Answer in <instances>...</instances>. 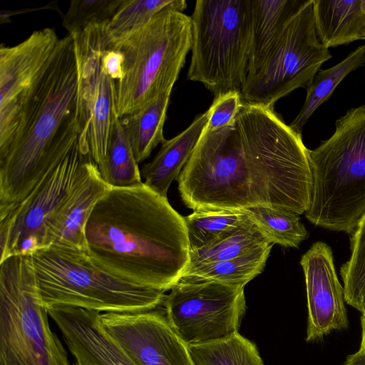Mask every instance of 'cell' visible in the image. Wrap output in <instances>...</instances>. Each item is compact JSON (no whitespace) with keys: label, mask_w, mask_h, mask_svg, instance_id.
<instances>
[{"label":"cell","mask_w":365,"mask_h":365,"mask_svg":"<svg viewBox=\"0 0 365 365\" xmlns=\"http://www.w3.org/2000/svg\"><path fill=\"white\" fill-rule=\"evenodd\" d=\"M122 0H73L63 16L62 25L73 36L86 27L110 21Z\"/></svg>","instance_id":"obj_30"},{"label":"cell","mask_w":365,"mask_h":365,"mask_svg":"<svg viewBox=\"0 0 365 365\" xmlns=\"http://www.w3.org/2000/svg\"><path fill=\"white\" fill-rule=\"evenodd\" d=\"M331 58L317 36L311 0L288 24L261 68L247 76L240 91L243 101L274 109L279 99L299 88L307 89Z\"/></svg>","instance_id":"obj_9"},{"label":"cell","mask_w":365,"mask_h":365,"mask_svg":"<svg viewBox=\"0 0 365 365\" xmlns=\"http://www.w3.org/2000/svg\"><path fill=\"white\" fill-rule=\"evenodd\" d=\"M59 38L54 29L34 31L14 46L0 47V129L12 130L19 102L45 66Z\"/></svg>","instance_id":"obj_14"},{"label":"cell","mask_w":365,"mask_h":365,"mask_svg":"<svg viewBox=\"0 0 365 365\" xmlns=\"http://www.w3.org/2000/svg\"><path fill=\"white\" fill-rule=\"evenodd\" d=\"M273 245L239 257L204 264L185 270L182 277L192 276L225 284L245 287L264 269Z\"/></svg>","instance_id":"obj_24"},{"label":"cell","mask_w":365,"mask_h":365,"mask_svg":"<svg viewBox=\"0 0 365 365\" xmlns=\"http://www.w3.org/2000/svg\"><path fill=\"white\" fill-rule=\"evenodd\" d=\"M170 93H164L139 110L120 118L138 163L147 159L165 140L163 126Z\"/></svg>","instance_id":"obj_20"},{"label":"cell","mask_w":365,"mask_h":365,"mask_svg":"<svg viewBox=\"0 0 365 365\" xmlns=\"http://www.w3.org/2000/svg\"><path fill=\"white\" fill-rule=\"evenodd\" d=\"M307 291V341H318L349 326L344 287L338 279L332 251L317 242L302 257Z\"/></svg>","instance_id":"obj_13"},{"label":"cell","mask_w":365,"mask_h":365,"mask_svg":"<svg viewBox=\"0 0 365 365\" xmlns=\"http://www.w3.org/2000/svg\"><path fill=\"white\" fill-rule=\"evenodd\" d=\"M109 187L90 159L82 176L49 224L47 247L58 245L86 251V222L94 205Z\"/></svg>","instance_id":"obj_16"},{"label":"cell","mask_w":365,"mask_h":365,"mask_svg":"<svg viewBox=\"0 0 365 365\" xmlns=\"http://www.w3.org/2000/svg\"><path fill=\"white\" fill-rule=\"evenodd\" d=\"M42 303L98 312H138L163 305L165 292L135 284L96 265L86 251L51 245L29 255Z\"/></svg>","instance_id":"obj_5"},{"label":"cell","mask_w":365,"mask_h":365,"mask_svg":"<svg viewBox=\"0 0 365 365\" xmlns=\"http://www.w3.org/2000/svg\"><path fill=\"white\" fill-rule=\"evenodd\" d=\"M100 173L111 188H129L143 184L138 163L120 118H115L110 147Z\"/></svg>","instance_id":"obj_26"},{"label":"cell","mask_w":365,"mask_h":365,"mask_svg":"<svg viewBox=\"0 0 365 365\" xmlns=\"http://www.w3.org/2000/svg\"><path fill=\"white\" fill-rule=\"evenodd\" d=\"M85 238L96 265L145 287L170 290L190 262L184 217L144 183L109 187L90 214Z\"/></svg>","instance_id":"obj_2"},{"label":"cell","mask_w":365,"mask_h":365,"mask_svg":"<svg viewBox=\"0 0 365 365\" xmlns=\"http://www.w3.org/2000/svg\"><path fill=\"white\" fill-rule=\"evenodd\" d=\"M365 63V44L358 47L342 61L326 70H320L307 88L301 110L289 125L302 133V128L314 112L331 95L339 83L351 71Z\"/></svg>","instance_id":"obj_22"},{"label":"cell","mask_w":365,"mask_h":365,"mask_svg":"<svg viewBox=\"0 0 365 365\" xmlns=\"http://www.w3.org/2000/svg\"><path fill=\"white\" fill-rule=\"evenodd\" d=\"M240 91H232L215 98L207 109L209 118L205 128L216 130L232 122L243 105Z\"/></svg>","instance_id":"obj_31"},{"label":"cell","mask_w":365,"mask_h":365,"mask_svg":"<svg viewBox=\"0 0 365 365\" xmlns=\"http://www.w3.org/2000/svg\"><path fill=\"white\" fill-rule=\"evenodd\" d=\"M361 340L359 350H365V314L361 315Z\"/></svg>","instance_id":"obj_34"},{"label":"cell","mask_w":365,"mask_h":365,"mask_svg":"<svg viewBox=\"0 0 365 365\" xmlns=\"http://www.w3.org/2000/svg\"><path fill=\"white\" fill-rule=\"evenodd\" d=\"M344 365H365V350H358L349 355Z\"/></svg>","instance_id":"obj_33"},{"label":"cell","mask_w":365,"mask_h":365,"mask_svg":"<svg viewBox=\"0 0 365 365\" xmlns=\"http://www.w3.org/2000/svg\"><path fill=\"white\" fill-rule=\"evenodd\" d=\"M311 0H250L251 29L247 76L272 53L290 21Z\"/></svg>","instance_id":"obj_17"},{"label":"cell","mask_w":365,"mask_h":365,"mask_svg":"<svg viewBox=\"0 0 365 365\" xmlns=\"http://www.w3.org/2000/svg\"><path fill=\"white\" fill-rule=\"evenodd\" d=\"M91 159L78 140L67 155L15 208L0 216V262L47 247L48 227Z\"/></svg>","instance_id":"obj_10"},{"label":"cell","mask_w":365,"mask_h":365,"mask_svg":"<svg viewBox=\"0 0 365 365\" xmlns=\"http://www.w3.org/2000/svg\"><path fill=\"white\" fill-rule=\"evenodd\" d=\"M243 210H195L184 217L190 252L213 242L245 222Z\"/></svg>","instance_id":"obj_28"},{"label":"cell","mask_w":365,"mask_h":365,"mask_svg":"<svg viewBox=\"0 0 365 365\" xmlns=\"http://www.w3.org/2000/svg\"><path fill=\"white\" fill-rule=\"evenodd\" d=\"M312 193L306 217L351 234L365 213V105L336 122L333 135L309 150Z\"/></svg>","instance_id":"obj_4"},{"label":"cell","mask_w":365,"mask_h":365,"mask_svg":"<svg viewBox=\"0 0 365 365\" xmlns=\"http://www.w3.org/2000/svg\"><path fill=\"white\" fill-rule=\"evenodd\" d=\"M168 6L118 48L123 77L115 83V113L121 118L172 91L192 45L190 16Z\"/></svg>","instance_id":"obj_6"},{"label":"cell","mask_w":365,"mask_h":365,"mask_svg":"<svg viewBox=\"0 0 365 365\" xmlns=\"http://www.w3.org/2000/svg\"><path fill=\"white\" fill-rule=\"evenodd\" d=\"M208 118L209 111L207 110L195 117L182 132L161 143L157 155L141 168V177L146 187L160 196L168 198V191L172 182L177 180L190 159Z\"/></svg>","instance_id":"obj_18"},{"label":"cell","mask_w":365,"mask_h":365,"mask_svg":"<svg viewBox=\"0 0 365 365\" xmlns=\"http://www.w3.org/2000/svg\"><path fill=\"white\" fill-rule=\"evenodd\" d=\"M123 56L119 49L107 48L103 53L101 65L103 71L115 82L123 77Z\"/></svg>","instance_id":"obj_32"},{"label":"cell","mask_w":365,"mask_h":365,"mask_svg":"<svg viewBox=\"0 0 365 365\" xmlns=\"http://www.w3.org/2000/svg\"><path fill=\"white\" fill-rule=\"evenodd\" d=\"M155 309L99 317L104 329L137 365H194L187 345Z\"/></svg>","instance_id":"obj_12"},{"label":"cell","mask_w":365,"mask_h":365,"mask_svg":"<svg viewBox=\"0 0 365 365\" xmlns=\"http://www.w3.org/2000/svg\"><path fill=\"white\" fill-rule=\"evenodd\" d=\"M244 287L182 277L165 295V317L187 346L228 337L246 311Z\"/></svg>","instance_id":"obj_11"},{"label":"cell","mask_w":365,"mask_h":365,"mask_svg":"<svg viewBox=\"0 0 365 365\" xmlns=\"http://www.w3.org/2000/svg\"><path fill=\"white\" fill-rule=\"evenodd\" d=\"M187 78L215 96L241 91L250 56V0H197Z\"/></svg>","instance_id":"obj_7"},{"label":"cell","mask_w":365,"mask_h":365,"mask_svg":"<svg viewBox=\"0 0 365 365\" xmlns=\"http://www.w3.org/2000/svg\"><path fill=\"white\" fill-rule=\"evenodd\" d=\"M172 6L185 9L187 2L184 0H122L107 25L109 48H118L155 14Z\"/></svg>","instance_id":"obj_23"},{"label":"cell","mask_w":365,"mask_h":365,"mask_svg":"<svg viewBox=\"0 0 365 365\" xmlns=\"http://www.w3.org/2000/svg\"><path fill=\"white\" fill-rule=\"evenodd\" d=\"M272 244L297 248L308 237L299 215L275 207H257L243 210Z\"/></svg>","instance_id":"obj_27"},{"label":"cell","mask_w":365,"mask_h":365,"mask_svg":"<svg viewBox=\"0 0 365 365\" xmlns=\"http://www.w3.org/2000/svg\"><path fill=\"white\" fill-rule=\"evenodd\" d=\"M73 365H84V364H81V363H79V362L76 361V362L74 364H73Z\"/></svg>","instance_id":"obj_35"},{"label":"cell","mask_w":365,"mask_h":365,"mask_svg":"<svg viewBox=\"0 0 365 365\" xmlns=\"http://www.w3.org/2000/svg\"><path fill=\"white\" fill-rule=\"evenodd\" d=\"M80 132L78 70L68 34L21 99L16 130L0 149V216L18 206L67 155Z\"/></svg>","instance_id":"obj_3"},{"label":"cell","mask_w":365,"mask_h":365,"mask_svg":"<svg viewBox=\"0 0 365 365\" xmlns=\"http://www.w3.org/2000/svg\"><path fill=\"white\" fill-rule=\"evenodd\" d=\"M187 346L194 365H264L255 344L238 332Z\"/></svg>","instance_id":"obj_25"},{"label":"cell","mask_w":365,"mask_h":365,"mask_svg":"<svg viewBox=\"0 0 365 365\" xmlns=\"http://www.w3.org/2000/svg\"><path fill=\"white\" fill-rule=\"evenodd\" d=\"M176 180L193 211L268 207L299 215L310 206L313 185L302 133L274 109L246 102L227 125L204 128Z\"/></svg>","instance_id":"obj_1"},{"label":"cell","mask_w":365,"mask_h":365,"mask_svg":"<svg viewBox=\"0 0 365 365\" xmlns=\"http://www.w3.org/2000/svg\"><path fill=\"white\" fill-rule=\"evenodd\" d=\"M351 256L340 268L345 302L365 314V213L350 237Z\"/></svg>","instance_id":"obj_29"},{"label":"cell","mask_w":365,"mask_h":365,"mask_svg":"<svg viewBox=\"0 0 365 365\" xmlns=\"http://www.w3.org/2000/svg\"><path fill=\"white\" fill-rule=\"evenodd\" d=\"M317 36L327 48L365 39V0H313Z\"/></svg>","instance_id":"obj_19"},{"label":"cell","mask_w":365,"mask_h":365,"mask_svg":"<svg viewBox=\"0 0 365 365\" xmlns=\"http://www.w3.org/2000/svg\"><path fill=\"white\" fill-rule=\"evenodd\" d=\"M48 313L76 361L84 365H137L104 329L100 312L56 307L48 309Z\"/></svg>","instance_id":"obj_15"},{"label":"cell","mask_w":365,"mask_h":365,"mask_svg":"<svg viewBox=\"0 0 365 365\" xmlns=\"http://www.w3.org/2000/svg\"><path fill=\"white\" fill-rule=\"evenodd\" d=\"M271 245L249 217L240 226L210 245L190 252V262L185 270L204 264L239 257L263 250Z\"/></svg>","instance_id":"obj_21"},{"label":"cell","mask_w":365,"mask_h":365,"mask_svg":"<svg viewBox=\"0 0 365 365\" xmlns=\"http://www.w3.org/2000/svg\"><path fill=\"white\" fill-rule=\"evenodd\" d=\"M29 255L0 262V365H70L51 331Z\"/></svg>","instance_id":"obj_8"}]
</instances>
